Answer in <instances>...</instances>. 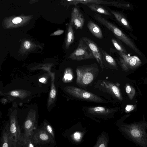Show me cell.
I'll return each instance as SVG.
<instances>
[{
  "instance_id": "obj_1",
  "label": "cell",
  "mask_w": 147,
  "mask_h": 147,
  "mask_svg": "<svg viewBox=\"0 0 147 147\" xmlns=\"http://www.w3.org/2000/svg\"><path fill=\"white\" fill-rule=\"evenodd\" d=\"M99 69L94 63L89 65L80 66L76 67V83L82 85L91 83L98 74Z\"/></svg>"
},
{
  "instance_id": "obj_2",
  "label": "cell",
  "mask_w": 147,
  "mask_h": 147,
  "mask_svg": "<svg viewBox=\"0 0 147 147\" xmlns=\"http://www.w3.org/2000/svg\"><path fill=\"white\" fill-rule=\"evenodd\" d=\"M17 111L15 109L10 116L9 130L12 138V147L23 146L24 141V134L21 132L18 123Z\"/></svg>"
},
{
  "instance_id": "obj_3",
  "label": "cell",
  "mask_w": 147,
  "mask_h": 147,
  "mask_svg": "<svg viewBox=\"0 0 147 147\" xmlns=\"http://www.w3.org/2000/svg\"><path fill=\"white\" fill-rule=\"evenodd\" d=\"M64 89L68 93L78 98L96 102H101L103 101L102 98L97 96L74 86H66Z\"/></svg>"
},
{
  "instance_id": "obj_4",
  "label": "cell",
  "mask_w": 147,
  "mask_h": 147,
  "mask_svg": "<svg viewBox=\"0 0 147 147\" xmlns=\"http://www.w3.org/2000/svg\"><path fill=\"white\" fill-rule=\"evenodd\" d=\"M68 58L77 61L95 59L88 46L82 38L79 40L77 48L71 54Z\"/></svg>"
},
{
  "instance_id": "obj_5",
  "label": "cell",
  "mask_w": 147,
  "mask_h": 147,
  "mask_svg": "<svg viewBox=\"0 0 147 147\" xmlns=\"http://www.w3.org/2000/svg\"><path fill=\"white\" fill-rule=\"evenodd\" d=\"M36 113L35 110L31 109L28 112L24 123V140L32 139L36 124Z\"/></svg>"
},
{
  "instance_id": "obj_6",
  "label": "cell",
  "mask_w": 147,
  "mask_h": 147,
  "mask_svg": "<svg viewBox=\"0 0 147 147\" xmlns=\"http://www.w3.org/2000/svg\"><path fill=\"white\" fill-rule=\"evenodd\" d=\"M82 38L88 46L100 65L102 71H103L105 67L103 61L100 49L96 44L90 38L86 37H83Z\"/></svg>"
},
{
  "instance_id": "obj_7",
  "label": "cell",
  "mask_w": 147,
  "mask_h": 147,
  "mask_svg": "<svg viewBox=\"0 0 147 147\" xmlns=\"http://www.w3.org/2000/svg\"><path fill=\"white\" fill-rule=\"evenodd\" d=\"M53 138L43 128L38 130L32 136V139L34 145L45 144L53 142Z\"/></svg>"
},
{
  "instance_id": "obj_8",
  "label": "cell",
  "mask_w": 147,
  "mask_h": 147,
  "mask_svg": "<svg viewBox=\"0 0 147 147\" xmlns=\"http://www.w3.org/2000/svg\"><path fill=\"white\" fill-rule=\"evenodd\" d=\"M70 22L76 29H82L84 25V20L80 9L76 7L73 8Z\"/></svg>"
},
{
  "instance_id": "obj_9",
  "label": "cell",
  "mask_w": 147,
  "mask_h": 147,
  "mask_svg": "<svg viewBox=\"0 0 147 147\" xmlns=\"http://www.w3.org/2000/svg\"><path fill=\"white\" fill-rule=\"evenodd\" d=\"M118 54L128 66L131 68H135L140 65L142 63L141 60L136 56L131 57L126 55L125 53L119 52Z\"/></svg>"
},
{
  "instance_id": "obj_10",
  "label": "cell",
  "mask_w": 147,
  "mask_h": 147,
  "mask_svg": "<svg viewBox=\"0 0 147 147\" xmlns=\"http://www.w3.org/2000/svg\"><path fill=\"white\" fill-rule=\"evenodd\" d=\"M2 147H12L13 142L9 130V124L7 123L4 128L1 139Z\"/></svg>"
},
{
  "instance_id": "obj_11",
  "label": "cell",
  "mask_w": 147,
  "mask_h": 147,
  "mask_svg": "<svg viewBox=\"0 0 147 147\" xmlns=\"http://www.w3.org/2000/svg\"><path fill=\"white\" fill-rule=\"evenodd\" d=\"M100 49L105 67L107 66L110 69H117V65L114 59L105 51L101 48Z\"/></svg>"
},
{
  "instance_id": "obj_12",
  "label": "cell",
  "mask_w": 147,
  "mask_h": 147,
  "mask_svg": "<svg viewBox=\"0 0 147 147\" xmlns=\"http://www.w3.org/2000/svg\"><path fill=\"white\" fill-rule=\"evenodd\" d=\"M87 27L94 36L99 39L102 38V32L100 27L97 25L91 20H89L88 22Z\"/></svg>"
},
{
  "instance_id": "obj_13",
  "label": "cell",
  "mask_w": 147,
  "mask_h": 147,
  "mask_svg": "<svg viewBox=\"0 0 147 147\" xmlns=\"http://www.w3.org/2000/svg\"><path fill=\"white\" fill-rule=\"evenodd\" d=\"M92 11L105 15L111 16V13L99 4L88 3L84 4Z\"/></svg>"
},
{
  "instance_id": "obj_14",
  "label": "cell",
  "mask_w": 147,
  "mask_h": 147,
  "mask_svg": "<svg viewBox=\"0 0 147 147\" xmlns=\"http://www.w3.org/2000/svg\"><path fill=\"white\" fill-rule=\"evenodd\" d=\"M80 3L83 4L90 3L99 5H104L109 6L120 7L119 3L114 1H106L103 0H79Z\"/></svg>"
},
{
  "instance_id": "obj_15",
  "label": "cell",
  "mask_w": 147,
  "mask_h": 147,
  "mask_svg": "<svg viewBox=\"0 0 147 147\" xmlns=\"http://www.w3.org/2000/svg\"><path fill=\"white\" fill-rule=\"evenodd\" d=\"M74 39V36L73 25L70 22L68 25L67 32L65 40V47L68 49L71 45L73 43Z\"/></svg>"
},
{
  "instance_id": "obj_16",
  "label": "cell",
  "mask_w": 147,
  "mask_h": 147,
  "mask_svg": "<svg viewBox=\"0 0 147 147\" xmlns=\"http://www.w3.org/2000/svg\"><path fill=\"white\" fill-rule=\"evenodd\" d=\"M110 11L120 24L128 29H131L127 20L122 14L113 10H111Z\"/></svg>"
},
{
  "instance_id": "obj_17",
  "label": "cell",
  "mask_w": 147,
  "mask_h": 147,
  "mask_svg": "<svg viewBox=\"0 0 147 147\" xmlns=\"http://www.w3.org/2000/svg\"><path fill=\"white\" fill-rule=\"evenodd\" d=\"M101 85L111 91L117 97H120L119 90L118 88L113 84L107 81L102 80Z\"/></svg>"
},
{
  "instance_id": "obj_18",
  "label": "cell",
  "mask_w": 147,
  "mask_h": 147,
  "mask_svg": "<svg viewBox=\"0 0 147 147\" xmlns=\"http://www.w3.org/2000/svg\"><path fill=\"white\" fill-rule=\"evenodd\" d=\"M88 111L91 114L98 115H106L110 113V110L102 107L89 108Z\"/></svg>"
},
{
  "instance_id": "obj_19",
  "label": "cell",
  "mask_w": 147,
  "mask_h": 147,
  "mask_svg": "<svg viewBox=\"0 0 147 147\" xmlns=\"http://www.w3.org/2000/svg\"><path fill=\"white\" fill-rule=\"evenodd\" d=\"M13 97H18L21 99H24L29 96L30 94L24 90H15L10 91L5 94Z\"/></svg>"
},
{
  "instance_id": "obj_20",
  "label": "cell",
  "mask_w": 147,
  "mask_h": 147,
  "mask_svg": "<svg viewBox=\"0 0 147 147\" xmlns=\"http://www.w3.org/2000/svg\"><path fill=\"white\" fill-rule=\"evenodd\" d=\"M56 90L54 82H52L48 101V107L51 106L54 102L56 99Z\"/></svg>"
},
{
  "instance_id": "obj_21",
  "label": "cell",
  "mask_w": 147,
  "mask_h": 147,
  "mask_svg": "<svg viewBox=\"0 0 147 147\" xmlns=\"http://www.w3.org/2000/svg\"><path fill=\"white\" fill-rule=\"evenodd\" d=\"M74 75L72 69L71 67H67L65 71L63 77V81L65 82H71L74 78Z\"/></svg>"
},
{
  "instance_id": "obj_22",
  "label": "cell",
  "mask_w": 147,
  "mask_h": 147,
  "mask_svg": "<svg viewBox=\"0 0 147 147\" xmlns=\"http://www.w3.org/2000/svg\"><path fill=\"white\" fill-rule=\"evenodd\" d=\"M111 41L115 47L119 52L125 53H126V51L125 49L115 39L112 38Z\"/></svg>"
},
{
  "instance_id": "obj_23",
  "label": "cell",
  "mask_w": 147,
  "mask_h": 147,
  "mask_svg": "<svg viewBox=\"0 0 147 147\" xmlns=\"http://www.w3.org/2000/svg\"><path fill=\"white\" fill-rule=\"evenodd\" d=\"M95 145L94 146L99 147H107V140L103 136L100 137L98 139L97 142Z\"/></svg>"
},
{
  "instance_id": "obj_24",
  "label": "cell",
  "mask_w": 147,
  "mask_h": 147,
  "mask_svg": "<svg viewBox=\"0 0 147 147\" xmlns=\"http://www.w3.org/2000/svg\"><path fill=\"white\" fill-rule=\"evenodd\" d=\"M44 127L46 131L53 138H54V134L53 128L51 126L46 122H45L44 124Z\"/></svg>"
},
{
  "instance_id": "obj_25",
  "label": "cell",
  "mask_w": 147,
  "mask_h": 147,
  "mask_svg": "<svg viewBox=\"0 0 147 147\" xmlns=\"http://www.w3.org/2000/svg\"><path fill=\"white\" fill-rule=\"evenodd\" d=\"M120 61L121 65L123 69L125 71L127 70L128 69V66L121 57L120 58Z\"/></svg>"
},
{
  "instance_id": "obj_26",
  "label": "cell",
  "mask_w": 147,
  "mask_h": 147,
  "mask_svg": "<svg viewBox=\"0 0 147 147\" xmlns=\"http://www.w3.org/2000/svg\"><path fill=\"white\" fill-rule=\"evenodd\" d=\"M131 133L132 136L134 137L137 138L140 135V131L137 129H133L131 131Z\"/></svg>"
},
{
  "instance_id": "obj_27",
  "label": "cell",
  "mask_w": 147,
  "mask_h": 147,
  "mask_svg": "<svg viewBox=\"0 0 147 147\" xmlns=\"http://www.w3.org/2000/svg\"><path fill=\"white\" fill-rule=\"evenodd\" d=\"M73 137L76 140L78 141L81 138V134L79 132H76L74 134Z\"/></svg>"
},
{
  "instance_id": "obj_28",
  "label": "cell",
  "mask_w": 147,
  "mask_h": 147,
  "mask_svg": "<svg viewBox=\"0 0 147 147\" xmlns=\"http://www.w3.org/2000/svg\"><path fill=\"white\" fill-rule=\"evenodd\" d=\"M70 5H76L80 3L79 0H66Z\"/></svg>"
},
{
  "instance_id": "obj_29",
  "label": "cell",
  "mask_w": 147,
  "mask_h": 147,
  "mask_svg": "<svg viewBox=\"0 0 147 147\" xmlns=\"http://www.w3.org/2000/svg\"><path fill=\"white\" fill-rule=\"evenodd\" d=\"M22 21V19L19 17H17L14 18L12 20V22L16 24L20 23Z\"/></svg>"
},
{
  "instance_id": "obj_30",
  "label": "cell",
  "mask_w": 147,
  "mask_h": 147,
  "mask_svg": "<svg viewBox=\"0 0 147 147\" xmlns=\"http://www.w3.org/2000/svg\"><path fill=\"white\" fill-rule=\"evenodd\" d=\"M64 32L63 30H58L52 34V35L58 36L62 34Z\"/></svg>"
},
{
  "instance_id": "obj_31",
  "label": "cell",
  "mask_w": 147,
  "mask_h": 147,
  "mask_svg": "<svg viewBox=\"0 0 147 147\" xmlns=\"http://www.w3.org/2000/svg\"><path fill=\"white\" fill-rule=\"evenodd\" d=\"M24 45L26 49H28L30 47L31 44L29 41H26L24 42Z\"/></svg>"
},
{
  "instance_id": "obj_32",
  "label": "cell",
  "mask_w": 147,
  "mask_h": 147,
  "mask_svg": "<svg viewBox=\"0 0 147 147\" xmlns=\"http://www.w3.org/2000/svg\"><path fill=\"white\" fill-rule=\"evenodd\" d=\"M131 90V87L129 86L128 85L126 86V91L127 93H129Z\"/></svg>"
},
{
  "instance_id": "obj_33",
  "label": "cell",
  "mask_w": 147,
  "mask_h": 147,
  "mask_svg": "<svg viewBox=\"0 0 147 147\" xmlns=\"http://www.w3.org/2000/svg\"><path fill=\"white\" fill-rule=\"evenodd\" d=\"M132 107L131 105H127L126 108V110L127 111H129L132 109Z\"/></svg>"
},
{
  "instance_id": "obj_34",
  "label": "cell",
  "mask_w": 147,
  "mask_h": 147,
  "mask_svg": "<svg viewBox=\"0 0 147 147\" xmlns=\"http://www.w3.org/2000/svg\"><path fill=\"white\" fill-rule=\"evenodd\" d=\"M46 81V79L45 78H42L39 79V81L41 83H44Z\"/></svg>"
}]
</instances>
